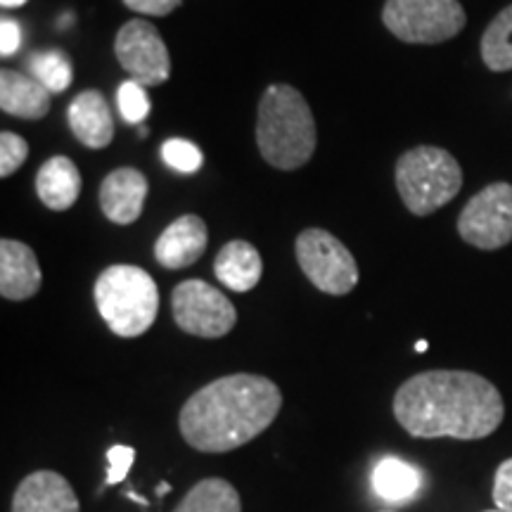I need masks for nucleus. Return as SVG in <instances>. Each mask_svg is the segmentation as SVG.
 Wrapping results in <instances>:
<instances>
[{"label": "nucleus", "mask_w": 512, "mask_h": 512, "mask_svg": "<svg viewBox=\"0 0 512 512\" xmlns=\"http://www.w3.org/2000/svg\"><path fill=\"white\" fill-rule=\"evenodd\" d=\"M43 275L34 249L19 240L0 242V294L10 302H24L41 290Z\"/></svg>", "instance_id": "obj_13"}, {"label": "nucleus", "mask_w": 512, "mask_h": 512, "mask_svg": "<svg viewBox=\"0 0 512 512\" xmlns=\"http://www.w3.org/2000/svg\"><path fill=\"white\" fill-rule=\"evenodd\" d=\"M494 503L498 510L512 512V458L498 465L494 479Z\"/></svg>", "instance_id": "obj_27"}, {"label": "nucleus", "mask_w": 512, "mask_h": 512, "mask_svg": "<svg viewBox=\"0 0 512 512\" xmlns=\"http://www.w3.org/2000/svg\"><path fill=\"white\" fill-rule=\"evenodd\" d=\"M394 415L418 439H484L501 427L503 396L486 377L467 370H427L394 396Z\"/></svg>", "instance_id": "obj_1"}, {"label": "nucleus", "mask_w": 512, "mask_h": 512, "mask_svg": "<svg viewBox=\"0 0 512 512\" xmlns=\"http://www.w3.org/2000/svg\"><path fill=\"white\" fill-rule=\"evenodd\" d=\"M427 349H430V344H427L425 339H420V342L415 344V351H418V354H422V351H427Z\"/></svg>", "instance_id": "obj_32"}, {"label": "nucleus", "mask_w": 512, "mask_h": 512, "mask_svg": "<svg viewBox=\"0 0 512 512\" xmlns=\"http://www.w3.org/2000/svg\"><path fill=\"white\" fill-rule=\"evenodd\" d=\"M458 233L467 245L501 249L512 242V185L491 183L479 190L460 211Z\"/></svg>", "instance_id": "obj_9"}, {"label": "nucleus", "mask_w": 512, "mask_h": 512, "mask_svg": "<svg viewBox=\"0 0 512 512\" xmlns=\"http://www.w3.org/2000/svg\"><path fill=\"white\" fill-rule=\"evenodd\" d=\"M19 46H22V31H19V24L15 19H3V24H0V55H15Z\"/></svg>", "instance_id": "obj_29"}, {"label": "nucleus", "mask_w": 512, "mask_h": 512, "mask_svg": "<svg viewBox=\"0 0 512 512\" xmlns=\"http://www.w3.org/2000/svg\"><path fill=\"white\" fill-rule=\"evenodd\" d=\"M207 242L209 233L204 221L195 214H185L159 235L155 256L159 264L169 271H181V268H188L200 259L207 249Z\"/></svg>", "instance_id": "obj_14"}, {"label": "nucleus", "mask_w": 512, "mask_h": 512, "mask_svg": "<svg viewBox=\"0 0 512 512\" xmlns=\"http://www.w3.org/2000/svg\"><path fill=\"white\" fill-rule=\"evenodd\" d=\"M29 145L27 140L12 131L0 133V176L10 178L15 171L27 162Z\"/></svg>", "instance_id": "obj_25"}, {"label": "nucleus", "mask_w": 512, "mask_h": 512, "mask_svg": "<svg viewBox=\"0 0 512 512\" xmlns=\"http://www.w3.org/2000/svg\"><path fill=\"white\" fill-rule=\"evenodd\" d=\"M283 406L278 384L264 375H226L185 401L178 415L183 439L202 453H228L273 425Z\"/></svg>", "instance_id": "obj_2"}, {"label": "nucleus", "mask_w": 512, "mask_h": 512, "mask_svg": "<svg viewBox=\"0 0 512 512\" xmlns=\"http://www.w3.org/2000/svg\"><path fill=\"white\" fill-rule=\"evenodd\" d=\"M95 304L114 335L133 339L147 332L159 311V290L152 275L138 266L105 268L95 283Z\"/></svg>", "instance_id": "obj_4"}, {"label": "nucleus", "mask_w": 512, "mask_h": 512, "mask_svg": "<svg viewBox=\"0 0 512 512\" xmlns=\"http://www.w3.org/2000/svg\"><path fill=\"white\" fill-rule=\"evenodd\" d=\"M119 100V112L128 124H143L150 114V98H147L145 86H140L138 81L128 79L119 86L117 93Z\"/></svg>", "instance_id": "obj_24"}, {"label": "nucleus", "mask_w": 512, "mask_h": 512, "mask_svg": "<svg viewBox=\"0 0 512 512\" xmlns=\"http://www.w3.org/2000/svg\"><path fill=\"white\" fill-rule=\"evenodd\" d=\"M12 512H81V505L67 479L53 470H38L17 486Z\"/></svg>", "instance_id": "obj_11"}, {"label": "nucleus", "mask_w": 512, "mask_h": 512, "mask_svg": "<svg viewBox=\"0 0 512 512\" xmlns=\"http://www.w3.org/2000/svg\"><path fill=\"white\" fill-rule=\"evenodd\" d=\"M174 512H242L240 494L226 479H202L185 494Z\"/></svg>", "instance_id": "obj_20"}, {"label": "nucleus", "mask_w": 512, "mask_h": 512, "mask_svg": "<svg viewBox=\"0 0 512 512\" xmlns=\"http://www.w3.org/2000/svg\"><path fill=\"white\" fill-rule=\"evenodd\" d=\"M171 306L178 328L195 337H226L238 323V311L230 299L204 280H185L178 285Z\"/></svg>", "instance_id": "obj_8"}, {"label": "nucleus", "mask_w": 512, "mask_h": 512, "mask_svg": "<svg viewBox=\"0 0 512 512\" xmlns=\"http://www.w3.org/2000/svg\"><path fill=\"white\" fill-rule=\"evenodd\" d=\"M29 72L50 93H62L72 83V60L62 50H41L29 57Z\"/></svg>", "instance_id": "obj_22"}, {"label": "nucleus", "mask_w": 512, "mask_h": 512, "mask_svg": "<svg viewBox=\"0 0 512 512\" xmlns=\"http://www.w3.org/2000/svg\"><path fill=\"white\" fill-rule=\"evenodd\" d=\"M36 195L53 211L72 209L81 195V174L72 159H48L36 174Z\"/></svg>", "instance_id": "obj_18"}, {"label": "nucleus", "mask_w": 512, "mask_h": 512, "mask_svg": "<svg viewBox=\"0 0 512 512\" xmlns=\"http://www.w3.org/2000/svg\"><path fill=\"white\" fill-rule=\"evenodd\" d=\"M3 3V8H19V5H24L27 0H0Z\"/></svg>", "instance_id": "obj_30"}, {"label": "nucleus", "mask_w": 512, "mask_h": 512, "mask_svg": "<svg viewBox=\"0 0 512 512\" xmlns=\"http://www.w3.org/2000/svg\"><path fill=\"white\" fill-rule=\"evenodd\" d=\"M370 484H373V491L382 501L408 503L420 494L425 479H422L415 465L396 456H387L373 467Z\"/></svg>", "instance_id": "obj_19"}, {"label": "nucleus", "mask_w": 512, "mask_h": 512, "mask_svg": "<svg viewBox=\"0 0 512 512\" xmlns=\"http://www.w3.org/2000/svg\"><path fill=\"white\" fill-rule=\"evenodd\" d=\"M396 190L415 216H430L463 188V169L451 152L420 145L403 152L396 162Z\"/></svg>", "instance_id": "obj_5"}, {"label": "nucleus", "mask_w": 512, "mask_h": 512, "mask_svg": "<svg viewBox=\"0 0 512 512\" xmlns=\"http://www.w3.org/2000/svg\"><path fill=\"white\" fill-rule=\"evenodd\" d=\"M484 512H505V510H498V508H496V510H484Z\"/></svg>", "instance_id": "obj_33"}, {"label": "nucleus", "mask_w": 512, "mask_h": 512, "mask_svg": "<svg viewBox=\"0 0 512 512\" xmlns=\"http://www.w3.org/2000/svg\"><path fill=\"white\" fill-rule=\"evenodd\" d=\"M316 140V121L304 95L287 83L268 86L256 117L261 157L280 171L302 169L316 152Z\"/></svg>", "instance_id": "obj_3"}, {"label": "nucleus", "mask_w": 512, "mask_h": 512, "mask_svg": "<svg viewBox=\"0 0 512 512\" xmlns=\"http://www.w3.org/2000/svg\"><path fill=\"white\" fill-rule=\"evenodd\" d=\"M214 273L228 290L249 292L259 285L264 264H261V254L247 240H230L216 254Z\"/></svg>", "instance_id": "obj_17"}, {"label": "nucleus", "mask_w": 512, "mask_h": 512, "mask_svg": "<svg viewBox=\"0 0 512 512\" xmlns=\"http://www.w3.org/2000/svg\"><path fill=\"white\" fill-rule=\"evenodd\" d=\"M147 197V178L138 169L121 166L100 185V209L117 226H131L140 219Z\"/></svg>", "instance_id": "obj_12"}, {"label": "nucleus", "mask_w": 512, "mask_h": 512, "mask_svg": "<svg viewBox=\"0 0 512 512\" xmlns=\"http://www.w3.org/2000/svg\"><path fill=\"white\" fill-rule=\"evenodd\" d=\"M482 60L491 72L512 69V5L498 12L482 36Z\"/></svg>", "instance_id": "obj_21"}, {"label": "nucleus", "mask_w": 512, "mask_h": 512, "mask_svg": "<svg viewBox=\"0 0 512 512\" xmlns=\"http://www.w3.org/2000/svg\"><path fill=\"white\" fill-rule=\"evenodd\" d=\"M114 53L121 67L140 86H162L171 76V57L164 38L145 19H131L119 29Z\"/></svg>", "instance_id": "obj_10"}, {"label": "nucleus", "mask_w": 512, "mask_h": 512, "mask_svg": "<svg viewBox=\"0 0 512 512\" xmlns=\"http://www.w3.org/2000/svg\"><path fill=\"white\" fill-rule=\"evenodd\" d=\"M169 491H171V484L164 482V484L157 486V494H159V496H166V494H169Z\"/></svg>", "instance_id": "obj_31"}, {"label": "nucleus", "mask_w": 512, "mask_h": 512, "mask_svg": "<svg viewBox=\"0 0 512 512\" xmlns=\"http://www.w3.org/2000/svg\"><path fill=\"white\" fill-rule=\"evenodd\" d=\"M107 463H110V467H107V486H114L119 482H124V479L128 477V472H131L133 463H136V448L131 446H112L110 451H107Z\"/></svg>", "instance_id": "obj_26"}, {"label": "nucleus", "mask_w": 512, "mask_h": 512, "mask_svg": "<svg viewBox=\"0 0 512 512\" xmlns=\"http://www.w3.org/2000/svg\"><path fill=\"white\" fill-rule=\"evenodd\" d=\"M294 252L304 275L320 292L344 297L358 285L354 254L328 230L309 228L299 233Z\"/></svg>", "instance_id": "obj_7"}, {"label": "nucleus", "mask_w": 512, "mask_h": 512, "mask_svg": "<svg viewBox=\"0 0 512 512\" xmlns=\"http://www.w3.org/2000/svg\"><path fill=\"white\" fill-rule=\"evenodd\" d=\"M128 10L140 12V15L150 17H166L176 8H181L183 0H121Z\"/></svg>", "instance_id": "obj_28"}, {"label": "nucleus", "mask_w": 512, "mask_h": 512, "mask_svg": "<svg viewBox=\"0 0 512 512\" xmlns=\"http://www.w3.org/2000/svg\"><path fill=\"white\" fill-rule=\"evenodd\" d=\"M162 159L174 171H181V174H195V171H200L204 155L200 147L190 143V140L171 138L162 145Z\"/></svg>", "instance_id": "obj_23"}, {"label": "nucleus", "mask_w": 512, "mask_h": 512, "mask_svg": "<svg viewBox=\"0 0 512 512\" xmlns=\"http://www.w3.org/2000/svg\"><path fill=\"white\" fill-rule=\"evenodd\" d=\"M465 10L458 0H387L382 22L403 43H444L465 27Z\"/></svg>", "instance_id": "obj_6"}, {"label": "nucleus", "mask_w": 512, "mask_h": 512, "mask_svg": "<svg viewBox=\"0 0 512 512\" xmlns=\"http://www.w3.org/2000/svg\"><path fill=\"white\" fill-rule=\"evenodd\" d=\"M69 128L81 145L102 150L114 138V119L107 100L100 91H83L76 95L67 112Z\"/></svg>", "instance_id": "obj_15"}, {"label": "nucleus", "mask_w": 512, "mask_h": 512, "mask_svg": "<svg viewBox=\"0 0 512 512\" xmlns=\"http://www.w3.org/2000/svg\"><path fill=\"white\" fill-rule=\"evenodd\" d=\"M380 512H396V510H380Z\"/></svg>", "instance_id": "obj_34"}, {"label": "nucleus", "mask_w": 512, "mask_h": 512, "mask_svg": "<svg viewBox=\"0 0 512 512\" xmlns=\"http://www.w3.org/2000/svg\"><path fill=\"white\" fill-rule=\"evenodd\" d=\"M0 107L10 117L38 121L50 112V91L34 76L3 69L0 72Z\"/></svg>", "instance_id": "obj_16"}]
</instances>
